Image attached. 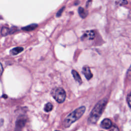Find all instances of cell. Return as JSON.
Wrapping results in <instances>:
<instances>
[{
	"label": "cell",
	"mask_w": 131,
	"mask_h": 131,
	"mask_svg": "<svg viewBox=\"0 0 131 131\" xmlns=\"http://www.w3.org/2000/svg\"><path fill=\"white\" fill-rule=\"evenodd\" d=\"M95 34L94 31H87L84 33L82 37L83 40H92L95 38Z\"/></svg>",
	"instance_id": "obj_5"
},
{
	"label": "cell",
	"mask_w": 131,
	"mask_h": 131,
	"mask_svg": "<svg viewBox=\"0 0 131 131\" xmlns=\"http://www.w3.org/2000/svg\"><path fill=\"white\" fill-rule=\"evenodd\" d=\"M78 13L80 17L83 19L85 18L88 15V12L84 9L82 7H79L78 8Z\"/></svg>",
	"instance_id": "obj_10"
},
{
	"label": "cell",
	"mask_w": 131,
	"mask_h": 131,
	"mask_svg": "<svg viewBox=\"0 0 131 131\" xmlns=\"http://www.w3.org/2000/svg\"><path fill=\"white\" fill-rule=\"evenodd\" d=\"M3 66L2 64L0 63V76L1 75V74H2L3 73Z\"/></svg>",
	"instance_id": "obj_18"
},
{
	"label": "cell",
	"mask_w": 131,
	"mask_h": 131,
	"mask_svg": "<svg viewBox=\"0 0 131 131\" xmlns=\"http://www.w3.org/2000/svg\"><path fill=\"white\" fill-rule=\"evenodd\" d=\"M127 101L129 107L131 108V92L128 95Z\"/></svg>",
	"instance_id": "obj_15"
},
{
	"label": "cell",
	"mask_w": 131,
	"mask_h": 131,
	"mask_svg": "<svg viewBox=\"0 0 131 131\" xmlns=\"http://www.w3.org/2000/svg\"><path fill=\"white\" fill-rule=\"evenodd\" d=\"M86 111V108L82 106L77 108L75 111L70 113L66 118L63 122V125L65 128H69L72 123L78 120L84 114Z\"/></svg>",
	"instance_id": "obj_2"
},
{
	"label": "cell",
	"mask_w": 131,
	"mask_h": 131,
	"mask_svg": "<svg viewBox=\"0 0 131 131\" xmlns=\"http://www.w3.org/2000/svg\"><path fill=\"white\" fill-rule=\"evenodd\" d=\"M107 103L108 99L107 98H104L98 102L90 115L88 119L89 123L95 124L97 122L101 116V114H103Z\"/></svg>",
	"instance_id": "obj_1"
},
{
	"label": "cell",
	"mask_w": 131,
	"mask_h": 131,
	"mask_svg": "<svg viewBox=\"0 0 131 131\" xmlns=\"http://www.w3.org/2000/svg\"><path fill=\"white\" fill-rule=\"evenodd\" d=\"M82 72L86 78L88 80H90L92 78L93 74L92 73L90 69L88 66H86L84 67Z\"/></svg>",
	"instance_id": "obj_6"
},
{
	"label": "cell",
	"mask_w": 131,
	"mask_h": 131,
	"mask_svg": "<svg viewBox=\"0 0 131 131\" xmlns=\"http://www.w3.org/2000/svg\"><path fill=\"white\" fill-rule=\"evenodd\" d=\"M72 74L73 75V76L74 78L75 79V81L78 83L79 84H82V78L80 76L79 74H78V73L75 70H72Z\"/></svg>",
	"instance_id": "obj_8"
},
{
	"label": "cell",
	"mask_w": 131,
	"mask_h": 131,
	"mask_svg": "<svg viewBox=\"0 0 131 131\" xmlns=\"http://www.w3.org/2000/svg\"><path fill=\"white\" fill-rule=\"evenodd\" d=\"M64 9V8H62L60 10H59V12H57V17H60V16L61 15V14H62V13Z\"/></svg>",
	"instance_id": "obj_17"
},
{
	"label": "cell",
	"mask_w": 131,
	"mask_h": 131,
	"mask_svg": "<svg viewBox=\"0 0 131 131\" xmlns=\"http://www.w3.org/2000/svg\"><path fill=\"white\" fill-rule=\"evenodd\" d=\"M100 126L101 128L105 129H110L112 126V121L109 119L106 118L102 121L100 124Z\"/></svg>",
	"instance_id": "obj_7"
},
{
	"label": "cell",
	"mask_w": 131,
	"mask_h": 131,
	"mask_svg": "<svg viewBox=\"0 0 131 131\" xmlns=\"http://www.w3.org/2000/svg\"><path fill=\"white\" fill-rule=\"evenodd\" d=\"M24 49L22 47H17L13 48L10 51V54L12 55H16L18 54L19 53L22 52Z\"/></svg>",
	"instance_id": "obj_9"
},
{
	"label": "cell",
	"mask_w": 131,
	"mask_h": 131,
	"mask_svg": "<svg viewBox=\"0 0 131 131\" xmlns=\"http://www.w3.org/2000/svg\"><path fill=\"white\" fill-rule=\"evenodd\" d=\"M26 122V118L24 116H21L16 121L15 131H21Z\"/></svg>",
	"instance_id": "obj_4"
},
{
	"label": "cell",
	"mask_w": 131,
	"mask_h": 131,
	"mask_svg": "<svg viewBox=\"0 0 131 131\" xmlns=\"http://www.w3.org/2000/svg\"><path fill=\"white\" fill-rule=\"evenodd\" d=\"M37 27H38V25L33 24L28 25L27 26H26V27L23 28L22 29L24 30V31H32V30H34Z\"/></svg>",
	"instance_id": "obj_11"
},
{
	"label": "cell",
	"mask_w": 131,
	"mask_h": 131,
	"mask_svg": "<svg viewBox=\"0 0 131 131\" xmlns=\"http://www.w3.org/2000/svg\"></svg>",
	"instance_id": "obj_20"
},
{
	"label": "cell",
	"mask_w": 131,
	"mask_h": 131,
	"mask_svg": "<svg viewBox=\"0 0 131 131\" xmlns=\"http://www.w3.org/2000/svg\"><path fill=\"white\" fill-rule=\"evenodd\" d=\"M110 131H119L118 128L116 125H113L110 128Z\"/></svg>",
	"instance_id": "obj_16"
},
{
	"label": "cell",
	"mask_w": 131,
	"mask_h": 131,
	"mask_svg": "<svg viewBox=\"0 0 131 131\" xmlns=\"http://www.w3.org/2000/svg\"><path fill=\"white\" fill-rule=\"evenodd\" d=\"M10 33V30L7 27H3L1 30V34L3 36L7 35Z\"/></svg>",
	"instance_id": "obj_13"
},
{
	"label": "cell",
	"mask_w": 131,
	"mask_h": 131,
	"mask_svg": "<svg viewBox=\"0 0 131 131\" xmlns=\"http://www.w3.org/2000/svg\"><path fill=\"white\" fill-rule=\"evenodd\" d=\"M53 96L57 103H62L65 100L66 97V94L63 89L58 88L54 91Z\"/></svg>",
	"instance_id": "obj_3"
},
{
	"label": "cell",
	"mask_w": 131,
	"mask_h": 131,
	"mask_svg": "<svg viewBox=\"0 0 131 131\" xmlns=\"http://www.w3.org/2000/svg\"><path fill=\"white\" fill-rule=\"evenodd\" d=\"M128 75L129 77H131V66L130 67L129 71H128Z\"/></svg>",
	"instance_id": "obj_19"
},
{
	"label": "cell",
	"mask_w": 131,
	"mask_h": 131,
	"mask_svg": "<svg viewBox=\"0 0 131 131\" xmlns=\"http://www.w3.org/2000/svg\"><path fill=\"white\" fill-rule=\"evenodd\" d=\"M52 109H53V105L51 103H48L45 105L44 107V110L45 112H49L50 111H51L52 110Z\"/></svg>",
	"instance_id": "obj_12"
},
{
	"label": "cell",
	"mask_w": 131,
	"mask_h": 131,
	"mask_svg": "<svg viewBox=\"0 0 131 131\" xmlns=\"http://www.w3.org/2000/svg\"><path fill=\"white\" fill-rule=\"evenodd\" d=\"M117 3L119 5H125L128 4V1L127 0H117Z\"/></svg>",
	"instance_id": "obj_14"
}]
</instances>
